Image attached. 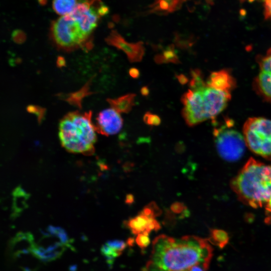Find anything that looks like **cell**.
Here are the masks:
<instances>
[{"label": "cell", "mask_w": 271, "mask_h": 271, "mask_svg": "<svg viewBox=\"0 0 271 271\" xmlns=\"http://www.w3.org/2000/svg\"><path fill=\"white\" fill-rule=\"evenodd\" d=\"M106 43L121 50L126 55L131 62L142 60L145 48L142 41L135 43L127 42L116 30H112L105 39Z\"/></svg>", "instance_id": "9"}, {"label": "cell", "mask_w": 271, "mask_h": 271, "mask_svg": "<svg viewBox=\"0 0 271 271\" xmlns=\"http://www.w3.org/2000/svg\"><path fill=\"white\" fill-rule=\"evenodd\" d=\"M133 200V197L131 195H129L127 196L126 202L131 203Z\"/></svg>", "instance_id": "33"}, {"label": "cell", "mask_w": 271, "mask_h": 271, "mask_svg": "<svg viewBox=\"0 0 271 271\" xmlns=\"http://www.w3.org/2000/svg\"><path fill=\"white\" fill-rule=\"evenodd\" d=\"M101 252L105 257L109 265H112L114 259L119 256L120 254L115 250L108 245L106 243L101 248Z\"/></svg>", "instance_id": "22"}, {"label": "cell", "mask_w": 271, "mask_h": 271, "mask_svg": "<svg viewBox=\"0 0 271 271\" xmlns=\"http://www.w3.org/2000/svg\"><path fill=\"white\" fill-rule=\"evenodd\" d=\"M192 75L190 89L181 99L183 116L189 126L216 116L227 106L232 92L207 86L198 70L192 71Z\"/></svg>", "instance_id": "2"}, {"label": "cell", "mask_w": 271, "mask_h": 271, "mask_svg": "<svg viewBox=\"0 0 271 271\" xmlns=\"http://www.w3.org/2000/svg\"><path fill=\"white\" fill-rule=\"evenodd\" d=\"M129 74L131 77L137 78L139 75V72L137 69L131 68L129 70Z\"/></svg>", "instance_id": "31"}, {"label": "cell", "mask_w": 271, "mask_h": 271, "mask_svg": "<svg viewBox=\"0 0 271 271\" xmlns=\"http://www.w3.org/2000/svg\"><path fill=\"white\" fill-rule=\"evenodd\" d=\"M171 209L173 213L177 214L187 213V208L182 203L176 202L171 206Z\"/></svg>", "instance_id": "27"}, {"label": "cell", "mask_w": 271, "mask_h": 271, "mask_svg": "<svg viewBox=\"0 0 271 271\" xmlns=\"http://www.w3.org/2000/svg\"><path fill=\"white\" fill-rule=\"evenodd\" d=\"M106 243L117 252L120 255L126 247V243L122 240H111L107 241Z\"/></svg>", "instance_id": "23"}, {"label": "cell", "mask_w": 271, "mask_h": 271, "mask_svg": "<svg viewBox=\"0 0 271 271\" xmlns=\"http://www.w3.org/2000/svg\"><path fill=\"white\" fill-rule=\"evenodd\" d=\"M206 85L211 87L232 91L235 87L236 81L229 70L222 69L211 73Z\"/></svg>", "instance_id": "13"}, {"label": "cell", "mask_w": 271, "mask_h": 271, "mask_svg": "<svg viewBox=\"0 0 271 271\" xmlns=\"http://www.w3.org/2000/svg\"><path fill=\"white\" fill-rule=\"evenodd\" d=\"M189 271H206L204 268L199 266L195 265L193 266Z\"/></svg>", "instance_id": "32"}, {"label": "cell", "mask_w": 271, "mask_h": 271, "mask_svg": "<svg viewBox=\"0 0 271 271\" xmlns=\"http://www.w3.org/2000/svg\"><path fill=\"white\" fill-rule=\"evenodd\" d=\"M207 4L213 5L214 4L213 0H205Z\"/></svg>", "instance_id": "34"}, {"label": "cell", "mask_w": 271, "mask_h": 271, "mask_svg": "<svg viewBox=\"0 0 271 271\" xmlns=\"http://www.w3.org/2000/svg\"><path fill=\"white\" fill-rule=\"evenodd\" d=\"M92 112L74 111L67 113L59 124V138L68 152L92 155L96 141V129L92 121Z\"/></svg>", "instance_id": "4"}, {"label": "cell", "mask_w": 271, "mask_h": 271, "mask_svg": "<svg viewBox=\"0 0 271 271\" xmlns=\"http://www.w3.org/2000/svg\"><path fill=\"white\" fill-rule=\"evenodd\" d=\"M13 197L12 216L17 217L27 208L29 194L19 186L14 190Z\"/></svg>", "instance_id": "15"}, {"label": "cell", "mask_w": 271, "mask_h": 271, "mask_svg": "<svg viewBox=\"0 0 271 271\" xmlns=\"http://www.w3.org/2000/svg\"><path fill=\"white\" fill-rule=\"evenodd\" d=\"M39 2L40 4L45 5L46 4L47 0H39Z\"/></svg>", "instance_id": "35"}, {"label": "cell", "mask_w": 271, "mask_h": 271, "mask_svg": "<svg viewBox=\"0 0 271 271\" xmlns=\"http://www.w3.org/2000/svg\"><path fill=\"white\" fill-rule=\"evenodd\" d=\"M135 95L127 94L114 99H107L111 108L119 113H127L129 112L134 105Z\"/></svg>", "instance_id": "16"}, {"label": "cell", "mask_w": 271, "mask_h": 271, "mask_svg": "<svg viewBox=\"0 0 271 271\" xmlns=\"http://www.w3.org/2000/svg\"><path fill=\"white\" fill-rule=\"evenodd\" d=\"M52 241L47 243L44 242L40 244H35L31 251V253L41 260L48 262L54 260L60 257L67 246L58 240L53 241L55 237L52 236Z\"/></svg>", "instance_id": "12"}, {"label": "cell", "mask_w": 271, "mask_h": 271, "mask_svg": "<svg viewBox=\"0 0 271 271\" xmlns=\"http://www.w3.org/2000/svg\"><path fill=\"white\" fill-rule=\"evenodd\" d=\"M50 36L58 49L66 52L79 48L90 49L93 46L91 36L83 31L78 20L71 14L52 22Z\"/></svg>", "instance_id": "5"}, {"label": "cell", "mask_w": 271, "mask_h": 271, "mask_svg": "<svg viewBox=\"0 0 271 271\" xmlns=\"http://www.w3.org/2000/svg\"><path fill=\"white\" fill-rule=\"evenodd\" d=\"M183 1H186V0H183Z\"/></svg>", "instance_id": "36"}, {"label": "cell", "mask_w": 271, "mask_h": 271, "mask_svg": "<svg viewBox=\"0 0 271 271\" xmlns=\"http://www.w3.org/2000/svg\"><path fill=\"white\" fill-rule=\"evenodd\" d=\"M136 242L140 248L144 249L150 245V239L148 235L140 233L137 235Z\"/></svg>", "instance_id": "24"}, {"label": "cell", "mask_w": 271, "mask_h": 271, "mask_svg": "<svg viewBox=\"0 0 271 271\" xmlns=\"http://www.w3.org/2000/svg\"><path fill=\"white\" fill-rule=\"evenodd\" d=\"M144 121L150 125H158L161 122L160 118L156 115L147 113L144 116Z\"/></svg>", "instance_id": "25"}, {"label": "cell", "mask_w": 271, "mask_h": 271, "mask_svg": "<svg viewBox=\"0 0 271 271\" xmlns=\"http://www.w3.org/2000/svg\"><path fill=\"white\" fill-rule=\"evenodd\" d=\"M122 125L123 120L119 113L111 107L98 113L95 126L97 132L108 136L118 132Z\"/></svg>", "instance_id": "10"}, {"label": "cell", "mask_w": 271, "mask_h": 271, "mask_svg": "<svg viewBox=\"0 0 271 271\" xmlns=\"http://www.w3.org/2000/svg\"><path fill=\"white\" fill-rule=\"evenodd\" d=\"M44 232L54 236L66 246H69L70 245L71 239L69 238L66 231L62 228L59 226L49 225Z\"/></svg>", "instance_id": "20"}, {"label": "cell", "mask_w": 271, "mask_h": 271, "mask_svg": "<svg viewBox=\"0 0 271 271\" xmlns=\"http://www.w3.org/2000/svg\"><path fill=\"white\" fill-rule=\"evenodd\" d=\"M212 256L207 239L194 235L176 238L161 234L153 241L143 271H189L195 265L207 270Z\"/></svg>", "instance_id": "1"}, {"label": "cell", "mask_w": 271, "mask_h": 271, "mask_svg": "<svg viewBox=\"0 0 271 271\" xmlns=\"http://www.w3.org/2000/svg\"><path fill=\"white\" fill-rule=\"evenodd\" d=\"M34 237L29 232H19L10 241V248L15 254L31 253L35 245Z\"/></svg>", "instance_id": "14"}, {"label": "cell", "mask_w": 271, "mask_h": 271, "mask_svg": "<svg viewBox=\"0 0 271 271\" xmlns=\"http://www.w3.org/2000/svg\"><path fill=\"white\" fill-rule=\"evenodd\" d=\"M263 1L265 17L271 19V0H263Z\"/></svg>", "instance_id": "29"}, {"label": "cell", "mask_w": 271, "mask_h": 271, "mask_svg": "<svg viewBox=\"0 0 271 271\" xmlns=\"http://www.w3.org/2000/svg\"><path fill=\"white\" fill-rule=\"evenodd\" d=\"M207 240L212 244L222 248L228 243L229 236L227 233L222 229H213L210 230Z\"/></svg>", "instance_id": "19"}, {"label": "cell", "mask_w": 271, "mask_h": 271, "mask_svg": "<svg viewBox=\"0 0 271 271\" xmlns=\"http://www.w3.org/2000/svg\"><path fill=\"white\" fill-rule=\"evenodd\" d=\"M257 61L259 70L254 80L253 87L264 100L271 103V48Z\"/></svg>", "instance_id": "8"}, {"label": "cell", "mask_w": 271, "mask_h": 271, "mask_svg": "<svg viewBox=\"0 0 271 271\" xmlns=\"http://www.w3.org/2000/svg\"><path fill=\"white\" fill-rule=\"evenodd\" d=\"M169 6V13H173L181 8L183 0H165Z\"/></svg>", "instance_id": "26"}, {"label": "cell", "mask_w": 271, "mask_h": 271, "mask_svg": "<svg viewBox=\"0 0 271 271\" xmlns=\"http://www.w3.org/2000/svg\"><path fill=\"white\" fill-rule=\"evenodd\" d=\"M155 218L142 210L138 215L126 221L125 225L134 234L143 233L149 235L152 231H157L161 228L160 223Z\"/></svg>", "instance_id": "11"}, {"label": "cell", "mask_w": 271, "mask_h": 271, "mask_svg": "<svg viewBox=\"0 0 271 271\" xmlns=\"http://www.w3.org/2000/svg\"><path fill=\"white\" fill-rule=\"evenodd\" d=\"M230 186L242 203L254 208L262 207L271 196V165L249 158Z\"/></svg>", "instance_id": "3"}, {"label": "cell", "mask_w": 271, "mask_h": 271, "mask_svg": "<svg viewBox=\"0 0 271 271\" xmlns=\"http://www.w3.org/2000/svg\"><path fill=\"white\" fill-rule=\"evenodd\" d=\"M233 123L227 120L225 125L213 130L215 148L219 156L224 160L235 162L243 155L246 147L244 138L236 129Z\"/></svg>", "instance_id": "7"}, {"label": "cell", "mask_w": 271, "mask_h": 271, "mask_svg": "<svg viewBox=\"0 0 271 271\" xmlns=\"http://www.w3.org/2000/svg\"><path fill=\"white\" fill-rule=\"evenodd\" d=\"M78 1V0H53V9L59 15L62 16L67 15L73 11Z\"/></svg>", "instance_id": "18"}, {"label": "cell", "mask_w": 271, "mask_h": 271, "mask_svg": "<svg viewBox=\"0 0 271 271\" xmlns=\"http://www.w3.org/2000/svg\"><path fill=\"white\" fill-rule=\"evenodd\" d=\"M156 61L158 62H173L178 61V58L175 53L174 46L170 45L162 54L156 57Z\"/></svg>", "instance_id": "21"}, {"label": "cell", "mask_w": 271, "mask_h": 271, "mask_svg": "<svg viewBox=\"0 0 271 271\" xmlns=\"http://www.w3.org/2000/svg\"><path fill=\"white\" fill-rule=\"evenodd\" d=\"M91 79L89 80L79 90L67 94V96H65V98L64 99L70 104L79 107L80 109L82 107V101L84 98L92 93V92L89 90Z\"/></svg>", "instance_id": "17"}, {"label": "cell", "mask_w": 271, "mask_h": 271, "mask_svg": "<svg viewBox=\"0 0 271 271\" xmlns=\"http://www.w3.org/2000/svg\"><path fill=\"white\" fill-rule=\"evenodd\" d=\"M265 221L267 224H271V196L265 204Z\"/></svg>", "instance_id": "28"}, {"label": "cell", "mask_w": 271, "mask_h": 271, "mask_svg": "<svg viewBox=\"0 0 271 271\" xmlns=\"http://www.w3.org/2000/svg\"><path fill=\"white\" fill-rule=\"evenodd\" d=\"M57 64L59 67L64 66L65 65V60L63 57L59 56L57 60Z\"/></svg>", "instance_id": "30"}, {"label": "cell", "mask_w": 271, "mask_h": 271, "mask_svg": "<svg viewBox=\"0 0 271 271\" xmlns=\"http://www.w3.org/2000/svg\"><path fill=\"white\" fill-rule=\"evenodd\" d=\"M242 131L246 146L254 153L271 160V119L250 117L244 123Z\"/></svg>", "instance_id": "6"}]
</instances>
